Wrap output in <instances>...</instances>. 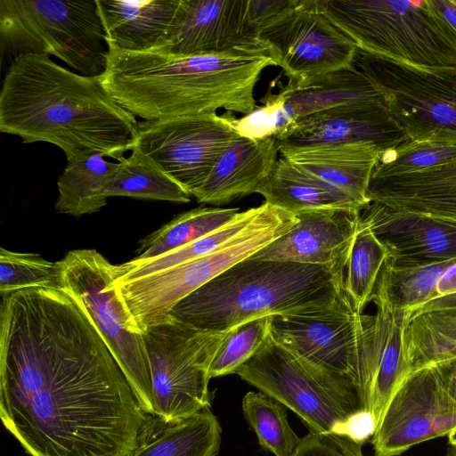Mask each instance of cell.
Wrapping results in <instances>:
<instances>
[{"mask_svg": "<svg viewBox=\"0 0 456 456\" xmlns=\"http://www.w3.org/2000/svg\"><path fill=\"white\" fill-rule=\"evenodd\" d=\"M0 419L30 456H129L148 414L61 289L2 295Z\"/></svg>", "mask_w": 456, "mask_h": 456, "instance_id": "6da1fadb", "label": "cell"}, {"mask_svg": "<svg viewBox=\"0 0 456 456\" xmlns=\"http://www.w3.org/2000/svg\"><path fill=\"white\" fill-rule=\"evenodd\" d=\"M137 124L100 77L72 72L48 55H20L4 75L0 131L20 137L24 143L54 144L67 159L97 151L119 161L132 151Z\"/></svg>", "mask_w": 456, "mask_h": 456, "instance_id": "7a4b0ae2", "label": "cell"}, {"mask_svg": "<svg viewBox=\"0 0 456 456\" xmlns=\"http://www.w3.org/2000/svg\"><path fill=\"white\" fill-rule=\"evenodd\" d=\"M109 48L101 81L118 104L144 120L213 115L219 109L247 115L256 107L261 73L275 66L262 52L177 56Z\"/></svg>", "mask_w": 456, "mask_h": 456, "instance_id": "3957f363", "label": "cell"}, {"mask_svg": "<svg viewBox=\"0 0 456 456\" xmlns=\"http://www.w3.org/2000/svg\"><path fill=\"white\" fill-rule=\"evenodd\" d=\"M344 273L251 256L182 299L168 316L200 330L224 332L264 316L324 308L345 293Z\"/></svg>", "mask_w": 456, "mask_h": 456, "instance_id": "277c9868", "label": "cell"}, {"mask_svg": "<svg viewBox=\"0 0 456 456\" xmlns=\"http://www.w3.org/2000/svg\"><path fill=\"white\" fill-rule=\"evenodd\" d=\"M322 1L361 51L416 68L456 67V28L431 0Z\"/></svg>", "mask_w": 456, "mask_h": 456, "instance_id": "5b68a950", "label": "cell"}, {"mask_svg": "<svg viewBox=\"0 0 456 456\" xmlns=\"http://www.w3.org/2000/svg\"><path fill=\"white\" fill-rule=\"evenodd\" d=\"M1 49L53 55L86 77L106 70L109 44L96 0H1Z\"/></svg>", "mask_w": 456, "mask_h": 456, "instance_id": "8992f818", "label": "cell"}, {"mask_svg": "<svg viewBox=\"0 0 456 456\" xmlns=\"http://www.w3.org/2000/svg\"><path fill=\"white\" fill-rule=\"evenodd\" d=\"M235 374L294 411L310 434L338 449L337 427L363 409L347 377L308 361L274 341L270 334Z\"/></svg>", "mask_w": 456, "mask_h": 456, "instance_id": "52a82bcc", "label": "cell"}, {"mask_svg": "<svg viewBox=\"0 0 456 456\" xmlns=\"http://www.w3.org/2000/svg\"><path fill=\"white\" fill-rule=\"evenodd\" d=\"M59 289L84 312L147 414H154L152 382L143 334L116 289L114 265L95 249H75L60 261Z\"/></svg>", "mask_w": 456, "mask_h": 456, "instance_id": "ba28073f", "label": "cell"}, {"mask_svg": "<svg viewBox=\"0 0 456 456\" xmlns=\"http://www.w3.org/2000/svg\"><path fill=\"white\" fill-rule=\"evenodd\" d=\"M265 203L260 218L222 248L139 279L110 282L142 332L167 319L171 309L188 295L291 229L297 221L295 214Z\"/></svg>", "mask_w": 456, "mask_h": 456, "instance_id": "9c48e42d", "label": "cell"}, {"mask_svg": "<svg viewBox=\"0 0 456 456\" xmlns=\"http://www.w3.org/2000/svg\"><path fill=\"white\" fill-rule=\"evenodd\" d=\"M354 66L410 141L456 144V67L416 68L359 49Z\"/></svg>", "mask_w": 456, "mask_h": 456, "instance_id": "30bf717a", "label": "cell"}, {"mask_svg": "<svg viewBox=\"0 0 456 456\" xmlns=\"http://www.w3.org/2000/svg\"><path fill=\"white\" fill-rule=\"evenodd\" d=\"M226 332L200 330L170 316L143 330L153 415L176 421L210 409L209 369Z\"/></svg>", "mask_w": 456, "mask_h": 456, "instance_id": "8fae6325", "label": "cell"}, {"mask_svg": "<svg viewBox=\"0 0 456 456\" xmlns=\"http://www.w3.org/2000/svg\"><path fill=\"white\" fill-rule=\"evenodd\" d=\"M259 38L289 80L355 67L357 46L330 20L322 0H299L295 8L264 28Z\"/></svg>", "mask_w": 456, "mask_h": 456, "instance_id": "7c38bea8", "label": "cell"}, {"mask_svg": "<svg viewBox=\"0 0 456 456\" xmlns=\"http://www.w3.org/2000/svg\"><path fill=\"white\" fill-rule=\"evenodd\" d=\"M370 302L376 312L365 314L355 387L362 408L374 414L379 426L391 398L412 371L410 315L392 298L384 266Z\"/></svg>", "mask_w": 456, "mask_h": 456, "instance_id": "4fadbf2b", "label": "cell"}, {"mask_svg": "<svg viewBox=\"0 0 456 456\" xmlns=\"http://www.w3.org/2000/svg\"><path fill=\"white\" fill-rule=\"evenodd\" d=\"M238 134L224 114L138 122L132 150L151 159L191 196Z\"/></svg>", "mask_w": 456, "mask_h": 456, "instance_id": "5bb4252c", "label": "cell"}, {"mask_svg": "<svg viewBox=\"0 0 456 456\" xmlns=\"http://www.w3.org/2000/svg\"><path fill=\"white\" fill-rule=\"evenodd\" d=\"M365 314L344 293L333 305L271 316L274 341L325 369L347 377L355 386Z\"/></svg>", "mask_w": 456, "mask_h": 456, "instance_id": "9a60e30c", "label": "cell"}, {"mask_svg": "<svg viewBox=\"0 0 456 456\" xmlns=\"http://www.w3.org/2000/svg\"><path fill=\"white\" fill-rule=\"evenodd\" d=\"M456 429V402L434 366L411 372L391 398L371 438L375 456H396Z\"/></svg>", "mask_w": 456, "mask_h": 456, "instance_id": "2e32d148", "label": "cell"}, {"mask_svg": "<svg viewBox=\"0 0 456 456\" xmlns=\"http://www.w3.org/2000/svg\"><path fill=\"white\" fill-rule=\"evenodd\" d=\"M259 35L248 21V0H180L169 28L153 52L177 56L267 53Z\"/></svg>", "mask_w": 456, "mask_h": 456, "instance_id": "e0dca14e", "label": "cell"}, {"mask_svg": "<svg viewBox=\"0 0 456 456\" xmlns=\"http://www.w3.org/2000/svg\"><path fill=\"white\" fill-rule=\"evenodd\" d=\"M408 140L384 102H362L337 106L306 116L278 141L281 153L351 143L375 144L384 152Z\"/></svg>", "mask_w": 456, "mask_h": 456, "instance_id": "ac0fdd59", "label": "cell"}, {"mask_svg": "<svg viewBox=\"0 0 456 456\" xmlns=\"http://www.w3.org/2000/svg\"><path fill=\"white\" fill-rule=\"evenodd\" d=\"M367 197L393 211L456 227V159L423 168L372 171Z\"/></svg>", "mask_w": 456, "mask_h": 456, "instance_id": "d6986e66", "label": "cell"}, {"mask_svg": "<svg viewBox=\"0 0 456 456\" xmlns=\"http://www.w3.org/2000/svg\"><path fill=\"white\" fill-rule=\"evenodd\" d=\"M295 216L297 221L289 232L252 256L345 271L360 213L309 210L295 213Z\"/></svg>", "mask_w": 456, "mask_h": 456, "instance_id": "ffe728a7", "label": "cell"}, {"mask_svg": "<svg viewBox=\"0 0 456 456\" xmlns=\"http://www.w3.org/2000/svg\"><path fill=\"white\" fill-rule=\"evenodd\" d=\"M360 217L390 251L395 265L456 263V227L370 202Z\"/></svg>", "mask_w": 456, "mask_h": 456, "instance_id": "44dd1931", "label": "cell"}, {"mask_svg": "<svg viewBox=\"0 0 456 456\" xmlns=\"http://www.w3.org/2000/svg\"><path fill=\"white\" fill-rule=\"evenodd\" d=\"M279 153L276 137L251 140L237 134L192 196L201 203L222 205L256 192L273 173Z\"/></svg>", "mask_w": 456, "mask_h": 456, "instance_id": "7402d4cb", "label": "cell"}, {"mask_svg": "<svg viewBox=\"0 0 456 456\" xmlns=\"http://www.w3.org/2000/svg\"><path fill=\"white\" fill-rule=\"evenodd\" d=\"M180 0H96L109 46L153 52L175 14Z\"/></svg>", "mask_w": 456, "mask_h": 456, "instance_id": "603a6c76", "label": "cell"}, {"mask_svg": "<svg viewBox=\"0 0 456 456\" xmlns=\"http://www.w3.org/2000/svg\"><path fill=\"white\" fill-rule=\"evenodd\" d=\"M382 150L371 143L326 145L281 152L297 167L348 193L365 205L367 190Z\"/></svg>", "mask_w": 456, "mask_h": 456, "instance_id": "cb8c5ba5", "label": "cell"}, {"mask_svg": "<svg viewBox=\"0 0 456 456\" xmlns=\"http://www.w3.org/2000/svg\"><path fill=\"white\" fill-rule=\"evenodd\" d=\"M256 193L265 202L293 214L332 209L360 213L368 206L282 157Z\"/></svg>", "mask_w": 456, "mask_h": 456, "instance_id": "d4e9b609", "label": "cell"}, {"mask_svg": "<svg viewBox=\"0 0 456 456\" xmlns=\"http://www.w3.org/2000/svg\"><path fill=\"white\" fill-rule=\"evenodd\" d=\"M221 433L220 423L210 409L176 421L148 414L129 456H216Z\"/></svg>", "mask_w": 456, "mask_h": 456, "instance_id": "484cf974", "label": "cell"}, {"mask_svg": "<svg viewBox=\"0 0 456 456\" xmlns=\"http://www.w3.org/2000/svg\"><path fill=\"white\" fill-rule=\"evenodd\" d=\"M279 93L293 110L297 122L311 114L341 105L384 102L383 96L356 67L312 78L289 80Z\"/></svg>", "mask_w": 456, "mask_h": 456, "instance_id": "4316f807", "label": "cell"}, {"mask_svg": "<svg viewBox=\"0 0 456 456\" xmlns=\"http://www.w3.org/2000/svg\"><path fill=\"white\" fill-rule=\"evenodd\" d=\"M97 151L79 152L67 159L57 182V213L79 217L100 211L108 201L107 184L118 167Z\"/></svg>", "mask_w": 456, "mask_h": 456, "instance_id": "83f0119b", "label": "cell"}, {"mask_svg": "<svg viewBox=\"0 0 456 456\" xmlns=\"http://www.w3.org/2000/svg\"><path fill=\"white\" fill-rule=\"evenodd\" d=\"M266 207H259L240 212L230 224L193 242L160 256L139 260L133 258L121 265H114L113 283H121L150 275L163 270L208 256L248 231L262 216Z\"/></svg>", "mask_w": 456, "mask_h": 456, "instance_id": "f1b7e54d", "label": "cell"}, {"mask_svg": "<svg viewBox=\"0 0 456 456\" xmlns=\"http://www.w3.org/2000/svg\"><path fill=\"white\" fill-rule=\"evenodd\" d=\"M107 197L126 196L144 200L187 203L191 194L165 174L147 156L133 149L128 158H122L110 177Z\"/></svg>", "mask_w": 456, "mask_h": 456, "instance_id": "f546056e", "label": "cell"}, {"mask_svg": "<svg viewBox=\"0 0 456 456\" xmlns=\"http://www.w3.org/2000/svg\"><path fill=\"white\" fill-rule=\"evenodd\" d=\"M390 256L387 247L368 223L359 217L346 256L343 289L354 308L363 314L380 272Z\"/></svg>", "mask_w": 456, "mask_h": 456, "instance_id": "4dcf8cb0", "label": "cell"}, {"mask_svg": "<svg viewBox=\"0 0 456 456\" xmlns=\"http://www.w3.org/2000/svg\"><path fill=\"white\" fill-rule=\"evenodd\" d=\"M239 208H199L184 212L141 241L135 259L160 256L193 242L233 221Z\"/></svg>", "mask_w": 456, "mask_h": 456, "instance_id": "1f68e13d", "label": "cell"}, {"mask_svg": "<svg viewBox=\"0 0 456 456\" xmlns=\"http://www.w3.org/2000/svg\"><path fill=\"white\" fill-rule=\"evenodd\" d=\"M408 349L412 371L456 358V314L419 313L410 319Z\"/></svg>", "mask_w": 456, "mask_h": 456, "instance_id": "d6a6232c", "label": "cell"}, {"mask_svg": "<svg viewBox=\"0 0 456 456\" xmlns=\"http://www.w3.org/2000/svg\"><path fill=\"white\" fill-rule=\"evenodd\" d=\"M242 411L262 449L274 456L293 454L301 438L291 428L284 405L262 392H248Z\"/></svg>", "mask_w": 456, "mask_h": 456, "instance_id": "836d02e7", "label": "cell"}, {"mask_svg": "<svg viewBox=\"0 0 456 456\" xmlns=\"http://www.w3.org/2000/svg\"><path fill=\"white\" fill-rule=\"evenodd\" d=\"M452 262L395 265L387 258L384 268L390 295L400 307L411 313L435 298L436 282Z\"/></svg>", "mask_w": 456, "mask_h": 456, "instance_id": "e575fe53", "label": "cell"}, {"mask_svg": "<svg viewBox=\"0 0 456 456\" xmlns=\"http://www.w3.org/2000/svg\"><path fill=\"white\" fill-rule=\"evenodd\" d=\"M271 316L242 322L227 330L209 369L210 379L236 373L261 347L270 332Z\"/></svg>", "mask_w": 456, "mask_h": 456, "instance_id": "d590c367", "label": "cell"}, {"mask_svg": "<svg viewBox=\"0 0 456 456\" xmlns=\"http://www.w3.org/2000/svg\"><path fill=\"white\" fill-rule=\"evenodd\" d=\"M34 287L59 289L58 262H50L37 254L14 252L1 248V296Z\"/></svg>", "mask_w": 456, "mask_h": 456, "instance_id": "8d00e7d4", "label": "cell"}, {"mask_svg": "<svg viewBox=\"0 0 456 456\" xmlns=\"http://www.w3.org/2000/svg\"><path fill=\"white\" fill-rule=\"evenodd\" d=\"M261 102L263 105L256 106L251 112L240 118H236L231 112L224 114L239 135L251 140L270 137H276L279 140L297 124L293 110L279 92L273 94L269 89L261 98Z\"/></svg>", "mask_w": 456, "mask_h": 456, "instance_id": "74e56055", "label": "cell"}, {"mask_svg": "<svg viewBox=\"0 0 456 456\" xmlns=\"http://www.w3.org/2000/svg\"><path fill=\"white\" fill-rule=\"evenodd\" d=\"M456 159V144L414 142L410 140L380 154L374 170L397 172L423 168Z\"/></svg>", "mask_w": 456, "mask_h": 456, "instance_id": "f35d334b", "label": "cell"}, {"mask_svg": "<svg viewBox=\"0 0 456 456\" xmlns=\"http://www.w3.org/2000/svg\"><path fill=\"white\" fill-rule=\"evenodd\" d=\"M298 3L299 0H248V21L260 33Z\"/></svg>", "mask_w": 456, "mask_h": 456, "instance_id": "ab89813d", "label": "cell"}, {"mask_svg": "<svg viewBox=\"0 0 456 456\" xmlns=\"http://www.w3.org/2000/svg\"><path fill=\"white\" fill-rule=\"evenodd\" d=\"M291 456H348L326 440L312 434L301 438Z\"/></svg>", "mask_w": 456, "mask_h": 456, "instance_id": "60d3db41", "label": "cell"}, {"mask_svg": "<svg viewBox=\"0 0 456 456\" xmlns=\"http://www.w3.org/2000/svg\"><path fill=\"white\" fill-rule=\"evenodd\" d=\"M450 396L456 402V358L434 365Z\"/></svg>", "mask_w": 456, "mask_h": 456, "instance_id": "b9f144b4", "label": "cell"}, {"mask_svg": "<svg viewBox=\"0 0 456 456\" xmlns=\"http://www.w3.org/2000/svg\"><path fill=\"white\" fill-rule=\"evenodd\" d=\"M456 294V263L447 266L439 277L435 289V298Z\"/></svg>", "mask_w": 456, "mask_h": 456, "instance_id": "7bdbcfd3", "label": "cell"}, {"mask_svg": "<svg viewBox=\"0 0 456 456\" xmlns=\"http://www.w3.org/2000/svg\"><path fill=\"white\" fill-rule=\"evenodd\" d=\"M428 311H444L456 314V294L436 299H433L414 310L411 318L419 313Z\"/></svg>", "mask_w": 456, "mask_h": 456, "instance_id": "ee69618b", "label": "cell"}, {"mask_svg": "<svg viewBox=\"0 0 456 456\" xmlns=\"http://www.w3.org/2000/svg\"><path fill=\"white\" fill-rule=\"evenodd\" d=\"M433 5L456 28V0H431Z\"/></svg>", "mask_w": 456, "mask_h": 456, "instance_id": "f6af8a7d", "label": "cell"}, {"mask_svg": "<svg viewBox=\"0 0 456 456\" xmlns=\"http://www.w3.org/2000/svg\"><path fill=\"white\" fill-rule=\"evenodd\" d=\"M449 447L445 456H456V429H454L449 436Z\"/></svg>", "mask_w": 456, "mask_h": 456, "instance_id": "bcb514c9", "label": "cell"}]
</instances>
